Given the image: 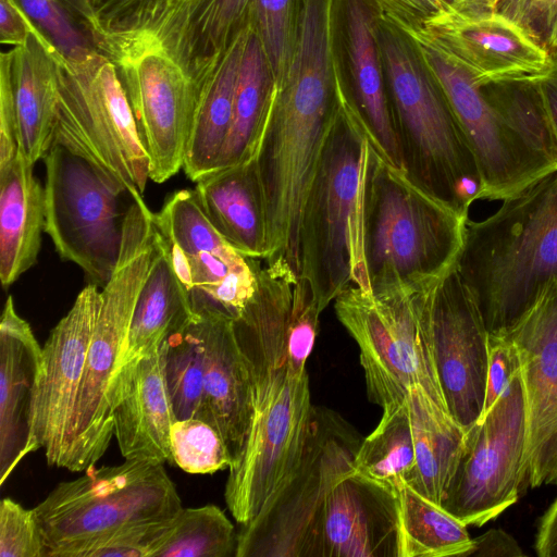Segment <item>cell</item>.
Returning a JSON list of instances; mask_svg holds the SVG:
<instances>
[{
    "instance_id": "obj_23",
    "label": "cell",
    "mask_w": 557,
    "mask_h": 557,
    "mask_svg": "<svg viewBox=\"0 0 557 557\" xmlns=\"http://www.w3.org/2000/svg\"><path fill=\"white\" fill-rule=\"evenodd\" d=\"M42 347L7 298L0 322V484L28 455L34 393Z\"/></svg>"
},
{
    "instance_id": "obj_25",
    "label": "cell",
    "mask_w": 557,
    "mask_h": 557,
    "mask_svg": "<svg viewBox=\"0 0 557 557\" xmlns=\"http://www.w3.org/2000/svg\"><path fill=\"white\" fill-rule=\"evenodd\" d=\"M194 317L190 295L176 275L160 236V250L139 293L125 350L111 386L112 412L138 362L158 352L168 336Z\"/></svg>"
},
{
    "instance_id": "obj_45",
    "label": "cell",
    "mask_w": 557,
    "mask_h": 557,
    "mask_svg": "<svg viewBox=\"0 0 557 557\" xmlns=\"http://www.w3.org/2000/svg\"><path fill=\"white\" fill-rule=\"evenodd\" d=\"M520 367L518 350L510 338L506 335L490 334L485 398L481 418L496 403Z\"/></svg>"
},
{
    "instance_id": "obj_30",
    "label": "cell",
    "mask_w": 557,
    "mask_h": 557,
    "mask_svg": "<svg viewBox=\"0 0 557 557\" xmlns=\"http://www.w3.org/2000/svg\"><path fill=\"white\" fill-rule=\"evenodd\" d=\"M21 150L0 171V280L11 286L37 261L45 232V191Z\"/></svg>"
},
{
    "instance_id": "obj_44",
    "label": "cell",
    "mask_w": 557,
    "mask_h": 557,
    "mask_svg": "<svg viewBox=\"0 0 557 557\" xmlns=\"http://www.w3.org/2000/svg\"><path fill=\"white\" fill-rule=\"evenodd\" d=\"M496 10L525 28L557 59V0H498Z\"/></svg>"
},
{
    "instance_id": "obj_41",
    "label": "cell",
    "mask_w": 557,
    "mask_h": 557,
    "mask_svg": "<svg viewBox=\"0 0 557 557\" xmlns=\"http://www.w3.org/2000/svg\"><path fill=\"white\" fill-rule=\"evenodd\" d=\"M320 313L309 282L299 276L283 361L294 374L307 371L306 362L314 346Z\"/></svg>"
},
{
    "instance_id": "obj_31",
    "label": "cell",
    "mask_w": 557,
    "mask_h": 557,
    "mask_svg": "<svg viewBox=\"0 0 557 557\" xmlns=\"http://www.w3.org/2000/svg\"><path fill=\"white\" fill-rule=\"evenodd\" d=\"M416 443V467L406 483L441 505L457 468L466 431L420 386L406 394Z\"/></svg>"
},
{
    "instance_id": "obj_5",
    "label": "cell",
    "mask_w": 557,
    "mask_h": 557,
    "mask_svg": "<svg viewBox=\"0 0 557 557\" xmlns=\"http://www.w3.org/2000/svg\"><path fill=\"white\" fill-rule=\"evenodd\" d=\"M160 250L154 213L143 198L126 211L115 269L101 290V307L86 354L61 468L94 467L114 435L110 391L125 350L139 293Z\"/></svg>"
},
{
    "instance_id": "obj_28",
    "label": "cell",
    "mask_w": 557,
    "mask_h": 557,
    "mask_svg": "<svg viewBox=\"0 0 557 557\" xmlns=\"http://www.w3.org/2000/svg\"><path fill=\"white\" fill-rule=\"evenodd\" d=\"M249 23L195 83L196 104L183 170L197 182L211 172L226 143Z\"/></svg>"
},
{
    "instance_id": "obj_17",
    "label": "cell",
    "mask_w": 557,
    "mask_h": 557,
    "mask_svg": "<svg viewBox=\"0 0 557 557\" xmlns=\"http://www.w3.org/2000/svg\"><path fill=\"white\" fill-rule=\"evenodd\" d=\"M115 64L149 157L150 180L163 183L183 169L196 104L195 83L158 48Z\"/></svg>"
},
{
    "instance_id": "obj_8",
    "label": "cell",
    "mask_w": 557,
    "mask_h": 557,
    "mask_svg": "<svg viewBox=\"0 0 557 557\" xmlns=\"http://www.w3.org/2000/svg\"><path fill=\"white\" fill-rule=\"evenodd\" d=\"M44 159L45 232L63 260L78 265L91 284L103 287L119 259L127 211L122 210L121 199L128 191L60 138H52Z\"/></svg>"
},
{
    "instance_id": "obj_1",
    "label": "cell",
    "mask_w": 557,
    "mask_h": 557,
    "mask_svg": "<svg viewBox=\"0 0 557 557\" xmlns=\"http://www.w3.org/2000/svg\"><path fill=\"white\" fill-rule=\"evenodd\" d=\"M456 269L491 335H503L557 277V170L467 220Z\"/></svg>"
},
{
    "instance_id": "obj_40",
    "label": "cell",
    "mask_w": 557,
    "mask_h": 557,
    "mask_svg": "<svg viewBox=\"0 0 557 557\" xmlns=\"http://www.w3.org/2000/svg\"><path fill=\"white\" fill-rule=\"evenodd\" d=\"M29 18L70 62L99 52L85 28L61 0H16Z\"/></svg>"
},
{
    "instance_id": "obj_9",
    "label": "cell",
    "mask_w": 557,
    "mask_h": 557,
    "mask_svg": "<svg viewBox=\"0 0 557 557\" xmlns=\"http://www.w3.org/2000/svg\"><path fill=\"white\" fill-rule=\"evenodd\" d=\"M53 137L87 154L133 199L141 198L150 180L149 157L116 64L103 53L83 62L58 57Z\"/></svg>"
},
{
    "instance_id": "obj_22",
    "label": "cell",
    "mask_w": 557,
    "mask_h": 557,
    "mask_svg": "<svg viewBox=\"0 0 557 557\" xmlns=\"http://www.w3.org/2000/svg\"><path fill=\"white\" fill-rule=\"evenodd\" d=\"M380 13L372 0H338V58L347 98L374 149L404 171L375 36Z\"/></svg>"
},
{
    "instance_id": "obj_12",
    "label": "cell",
    "mask_w": 557,
    "mask_h": 557,
    "mask_svg": "<svg viewBox=\"0 0 557 557\" xmlns=\"http://www.w3.org/2000/svg\"><path fill=\"white\" fill-rule=\"evenodd\" d=\"M527 410L520 370L492 408L466 432L465 445L441 506L468 525L482 527L512 506L525 479Z\"/></svg>"
},
{
    "instance_id": "obj_50",
    "label": "cell",
    "mask_w": 557,
    "mask_h": 557,
    "mask_svg": "<svg viewBox=\"0 0 557 557\" xmlns=\"http://www.w3.org/2000/svg\"><path fill=\"white\" fill-rule=\"evenodd\" d=\"M534 548L540 557H557V497L541 518Z\"/></svg>"
},
{
    "instance_id": "obj_16",
    "label": "cell",
    "mask_w": 557,
    "mask_h": 557,
    "mask_svg": "<svg viewBox=\"0 0 557 557\" xmlns=\"http://www.w3.org/2000/svg\"><path fill=\"white\" fill-rule=\"evenodd\" d=\"M426 309L442 395L467 432L483 413L490 333L456 265L428 287Z\"/></svg>"
},
{
    "instance_id": "obj_24",
    "label": "cell",
    "mask_w": 557,
    "mask_h": 557,
    "mask_svg": "<svg viewBox=\"0 0 557 557\" xmlns=\"http://www.w3.org/2000/svg\"><path fill=\"white\" fill-rule=\"evenodd\" d=\"M39 29L18 47L0 54V72L10 83L20 150L36 163L53 137L58 109V57Z\"/></svg>"
},
{
    "instance_id": "obj_15",
    "label": "cell",
    "mask_w": 557,
    "mask_h": 557,
    "mask_svg": "<svg viewBox=\"0 0 557 557\" xmlns=\"http://www.w3.org/2000/svg\"><path fill=\"white\" fill-rule=\"evenodd\" d=\"M154 224L190 298L210 300L234 318L256 290L262 260L242 255L221 236L194 190L168 197Z\"/></svg>"
},
{
    "instance_id": "obj_14",
    "label": "cell",
    "mask_w": 557,
    "mask_h": 557,
    "mask_svg": "<svg viewBox=\"0 0 557 557\" xmlns=\"http://www.w3.org/2000/svg\"><path fill=\"white\" fill-rule=\"evenodd\" d=\"M418 45L473 150L484 184L483 199L503 200L557 170L507 123L462 67L434 48Z\"/></svg>"
},
{
    "instance_id": "obj_48",
    "label": "cell",
    "mask_w": 557,
    "mask_h": 557,
    "mask_svg": "<svg viewBox=\"0 0 557 557\" xmlns=\"http://www.w3.org/2000/svg\"><path fill=\"white\" fill-rule=\"evenodd\" d=\"M39 28L16 0H0V42L13 47L24 45Z\"/></svg>"
},
{
    "instance_id": "obj_35",
    "label": "cell",
    "mask_w": 557,
    "mask_h": 557,
    "mask_svg": "<svg viewBox=\"0 0 557 557\" xmlns=\"http://www.w3.org/2000/svg\"><path fill=\"white\" fill-rule=\"evenodd\" d=\"M416 467V443L406 397L383 407L376 428L361 441L354 470L398 490Z\"/></svg>"
},
{
    "instance_id": "obj_21",
    "label": "cell",
    "mask_w": 557,
    "mask_h": 557,
    "mask_svg": "<svg viewBox=\"0 0 557 557\" xmlns=\"http://www.w3.org/2000/svg\"><path fill=\"white\" fill-rule=\"evenodd\" d=\"M191 302L203 355L201 420L219 431L233 465L253 417V375L238 344L233 315L207 299L194 298Z\"/></svg>"
},
{
    "instance_id": "obj_29",
    "label": "cell",
    "mask_w": 557,
    "mask_h": 557,
    "mask_svg": "<svg viewBox=\"0 0 557 557\" xmlns=\"http://www.w3.org/2000/svg\"><path fill=\"white\" fill-rule=\"evenodd\" d=\"M252 4L253 0H186L152 47L171 57L195 83L250 23Z\"/></svg>"
},
{
    "instance_id": "obj_46",
    "label": "cell",
    "mask_w": 557,
    "mask_h": 557,
    "mask_svg": "<svg viewBox=\"0 0 557 557\" xmlns=\"http://www.w3.org/2000/svg\"><path fill=\"white\" fill-rule=\"evenodd\" d=\"M20 150L16 115L8 77L0 72V171Z\"/></svg>"
},
{
    "instance_id": "obj_2",
    "label": "cell",
    "mask_w": 557,
    "mask_h": 557,
    "mask_svg": "<svg viewBox=\"0 0 557 557\" xmlns=\"http://www.w3.org/2000/svg\"><path fill=\"white\" fill-rule=\"evenodd\" d=\"M375 36L405 173L468 218L484 184L465 132L416 39L382 12Z\"/></svg>"
},
{
    "instance_id": "obj_53",
    "label": "cell",
    "mask_w": 557,
    "mask_h": 557,
    "mask_svg": "<svg viewBox=\"0 0 557 557\" xmlns=\"http://www.w3.org/2000/svg\"><path fill=\"white\" fill-rule=\"evenodd\" d=\"M478 4H482L484 7L496 9L498 0H471Z\"/></svg>"
},
{
    "instance_id": "obj_38",
    "label": "cell",
    "mask_w": 557,
    "mask_h": 557,
    "mask_svg": "<svg viewBox=\"0 0 557 557\" xmlns=\"http://www.w3.org/2000/svg\"><path fill=\"white\" fill-rule=\"evenodd\" d=\"M304 0H253L250 22L269 60L277 87L296 45Z\"/></svg>"
},
{
    "instance_id": "obj_51",
    "label": "cell",
    "mask_w": 557,
    "mask_h": 557,
    "mask_svg": "<svg viewBox=\"0 0 557 557\" xmlns=\"http://www.w3.org/2000/svg\"><path fill=\"white\" fill-rule=\"evenodd\" d=\"M535 87L557 139V72L552 77L536 84Z\"/></svg>"
},
{
    "instance_id": "obj_26",
    "label": "cell",
    "mask_w": 557,
    "mask_h": 557,
    "mask_svg": "<svg viewBox=\"0 0 557 557\" xmlns=\"http://www.w3.org/2000/svg\"><path fill=\"white\" fill-rule=\"evenodd\" d=\"M112 418L124 459L172 463L171 428L176 417L165 382L162 346L138 362Z\"/></svg>"
},
{
    "instance_id": "obj_19",
    "label": "cell",
    "mask_w": 557,
    "mask_h": 557,
    "mask_svg": "<svg viewBox=\"0 0 557 557\" xmlns=\"http://www.w3.org/2000/svg\"><path fill=\"white\" fill-rule=\"evenodd\" d=\"M100 307L101 292L90 283L51 330L42 347L27 451L44 449L49 466L61 468L64 442Z\"/></svg>"
},
{
    "instance_id": "obj_42",
    "label": "cell",
    "mask_w": 557,
    "mask_h": 557,
    "mask_svg": "<svg viewBox=\"0 0 557 557\" xmlns=\"http://www.w3.org/2000/svg\"><path fill=\"white\" fill-rule=\"evenodd\" d=\"M0 557H46L34 508L9 497L0 504Z\"/></svg>"
},
{
    "instance_id": "obj_4",
    "label": "cell",
    "mask_w": 557,
    "mask_h": 557,
    "mask_svg": "<svg viewBox=\"0 0 557 557\" xmlns=\"http://www.w3.org/2000/svg\"><path fill=\"white\" fill-rule=\"evenodd\" d=\"M467 220L374 150L363 235L369 292L440 280L456 265Z\"/></svg>"
},
{
    "instance_id": "obj_20",
    "label": "cell",
    "mask_w": 557,
    "mask_h": 557,
    "mask_svg": "<svg viewBox=\"0 0 557 557\" xmlns=\"http://www.w3.org/2000/svg\"><path fill=\"white\" fill-rule=\"evenodd\" d=\"M301 557H400L398 490L349 472L329 493Z\"/></svg>"
},
{
    "instance_id": "obj_36",
    "label": "cell",
    "mask_w": 557,
    "mask_h": 557,
    "mask_svg": "<svg viewBox=\"0 0 557 557\" xmlns=\"http://www.w3.org/2000/svg\"><path fill=\"white\" fill-rule=\"evenodd\" d=\"M237 533L224 511L215 505L184 508L152 557H236Z\"/></svg>"
},
{
    "instance_id": "obj_7",
    "label": "cell",
    "mask_w": 557,
    "mask_h": 557,
    "mask_svg": "<svg viewBox=\"0 0 557 557\" xmlns=\"http://www.w3.org/2000/svg\"><path fill=\"white\" fill-rule=\"evenodd\" d=\"M429 286L374 295L351 285L334 300L337 319L359 347L369 399L382 408L420 386L447 410L429 332Z\"/></svg>"
},
{
    "instance_id": "obj_10",
    "label": "cell",
    "mask_w": 557,
    "mask_h": 557,
    "mask_svg": "<svg viewBox=\"0 0 557 557\" xmlns=\"http://www.w3.org/2000/svg\"><path fill=\"white\" fill-rule=\"evenodd\" d=\"M253 400L251 425L224 491L240 525L260 513L299 463L313 408L309 375L294 374L283 362L255 380Z\"/></svg>"
},
{
    "instance_id": "obj_34",
    "label": "cell",
    "mask_w": 557,
    "mask_h": 557,
    "mask_svg": "<svg viewBox=\"0 0 557 557\" xmlns=\"http://www.w3.org/2000/svg\"><path fill=\"white\" fill-rule=\"evenodd\" d=\"M400 557H467V525L405 483L398 487Z\"/></svg>"
},
{
    "instance_id": "obj_39",
    "label": "cell",
    "mask_w": 557,
    "mask_h": 557,
    "mask_svg": "<svg viewBox=\"0 0 557 557\" xmlns=\"http://www.w3.org/2000/svg\"><path fill=\"white\" fill-rule=\"evenodd\" d=\"M172 463L191 474H210L228 469L232 458L211 424L197 418L176 420L171 428Z\"/></svg>"
},
{
    "instance_id": "obj_6",
    "label": "cell",
    "mask_w": 557,
    "mask_h": 557,
    "mask_svg": "<svg viewBox=\"0 0 557 557\" xmlns=\"http://www.w3.org/2000/svg\"><path fill=\"white\" fill-rule=\"evenodd\" d=\"M182 507L163 463L125 459L59 483L34 511L46 557H77L120 530L170 519Z\"/></svg>"
},
{
    "instance_id": "obj_54",
    "label": "cell",
    "mask_w": 557,
    "mask_h": 557,
    "mask_svg": "<svg viewBox=\"0 0 557 557\" xmlns=\"http://www.w3.org/2000/svg\"><path fill=\"white\" fill-rule=\"evenodd\" d=\"M446 3L450 2L451 0H444Z\"/></svg>"
},
{
    "instance_id": "obj_11",
    "label": "cell",
    "mask_w": 557,
    "mask_h": 557,
    "mask_svg": "<svg viewBox=\"0 0 557 557\" xmlns=\"http://www.w3.org/2000/svg\"><path fill=\"white\" fill-rule=\"evenodd\" d=\"M360 443L336 412L313 406L296 470L260 513L242 524L236 557H301L329 493L354 470Z\"/></svg>"
},
{
    "instance_id": "obj_37",
    "label": "cell",
    "mask_w": 557,
    "mask_h": 557,
    "mask_svg": "<svg viewBox=\"0 0 557 557\" xmlns=\"http://www.w3.org/2000/svg\"><path fill=\"white\" fill-rule=\"evenodd\" d=\"M164 376L176 420L202 418L203 355L196 312L183 329L162 344Z\"/></svg>"
},
{
    "instance_id": "obj_27",
    "label": "cell",
    "mask_w": 557,
    "mask_h": 557,
    "mask_svg": "<svg viewBox=\"0 0 557 557\" xmlns=\"http://www.w3.org/2000/svg\"><path fill=\"white\" fill-rule=\"evenodd\" d=\"M195 186L197 199L213 227L242 255L268 256L265 202L253 157L211 171Z\"/></svg>"
},
{
    "instance_id": "obj_13",
    "label": "cell",
    "mask_w": 557,
    "mask_h": 557,
    "mask_svg": "<svg viewBox=\"0 0 557 557\" xmlns=\"http://www.w3.org/2000/svg\"><path fill=\"white\" fill-rule=\"evenodd\" d=\"M401 28L462 67L481 87L536 85L557 72V59L525 28L469 0H451L419 26Z\"/></svg>"
},
{
    "instance_id": "obj_18",
    "label": "cell",
    "mask_w": 557,
    "mask_h": 557,
    "mask_svg": "<svg viewBox=\"0 0 557 557\" xmlns=\"http://www.w3.org/2000/svg\"><path fill=\"white\" fill-rule=\"evenodd\" d=\"M515 344L527 410L525 479L557 484V277L505 334Z\"/></svg>"
},
{
    "instance_id": "obj_32",
    "label": "cell",
    "mask_w": 557,
    "mask_h": 557,
    "mask_svg": "<svg viewBox=\"0 0 557 557\" xmlns=\"http://www.w3.org/2000/svg\"><path fill=\"white\" fill-rule=\"evenodd\" d=\"M275 87L269 60L251 25L238 73L231 129L212 171L253 157Z\"/></svg>"
},
{
    "instance_id": "obj_52",
    "label": "cell",
    "mask_w": 557,
    "mask_h": 557,
    "mask_svg": "<svg viewBox=\"0 0 557 557\" xmlns=\"http://www.w3.org/2000/svg\"><path fill=\"white\" fill-rule=\"evenodd\" d=\"M91 37L96 20L87 0H61ZM92 39V38H91Z\"/></svg>"
},
{
    "instance_id": "obj_47",
    "label": "cell",
    "mask_w": 557,
    "mask_h": 557,
    "mask_svg": "<svg viewBox=\"0 0 557 557\" xmlns=\"http://www.w3.org/2000/svg\"><path fill=\"white\" fill-rule=\"evenodd\" d=\"M382 14L401 27L414 28L442 9L444 0H372Z\"/></svg>"
},
{
    "instance_id": "obj_3",
    "label": "cell",
    "mask_w": 557,
    "mask_h": 557,
    "mask_svg": "<svg viewBox=\"0 0 557 557\" xmlns=\"http://www.w3.org/2000/svg\"><path fill=\"white\" fill-rule=\"evenodd\" d=\"M374 147L350 104L341 107L307 193L298 233L299 276L321 312L351 285L369 290L363 235Z\"/></svg>"
},
{
    "instance_id": "obj_43",
    "label": "cell",
    "mask_w": 557,
    "mask_h": 557,
    "mask_svg": "<svg viewBox=\"0 0 557 557\" xmlns=\"http://www.w3.org/2000/svg\"><path fill=\"white\" fill-rule=\"evenodd\" d=\"M174 517L120 530L89 545L77 557H152Z\"/></svg>"
},
{
    "instance_id": "obj_33",
    "label": "cell",
    "mask_w": 557,
    "mask_h": 557,
    "mask_svg": "<svg viewBox=\"0 0 557 557\" xmlns=\"http://www.w3.org/2000/svg\"><path fill=\"white\" fill-rule=\"evenodd\" d=\"M186 0H87L97 50L114 63L153 45Z\"/></svg>"
},
{
    "instance_id": "obj_49",
    "label": "cell",
    "mask_w": 557,
    "mask_h": 557,
    "mask_svg": "<svg viewBox=\"0 0 557 557\" xmlns=\"http://www.w3.org/2000/svg\"><path fill=\"white\" fill-rule=\"evenodd\" d=\"M521 557L524 556L517 541L502 529H490L473 539L467 557Z\"/></svg>"
}]
</instances>
